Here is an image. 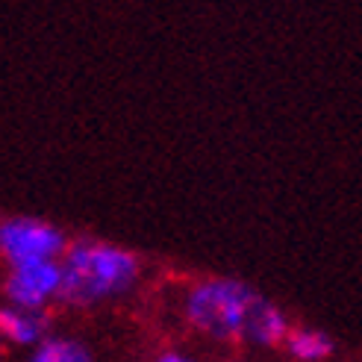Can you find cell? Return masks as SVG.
<instances>
[{
    "instance_id": "6da1fadb",
    "label": "cell",
    "mask_w": 362,
    "mask_h": 362,
    "mask_svg": "<svg viewBox=\"0 0 362 362\" xmlns=\"http://www.w3.org/2000/svg\"><path fill=\"white\" fill-rule=\"evenodd\" d=\"M139 274L133 253L100 242H80L68 250L57 298L65 303H92L98 298L124 292Z\"/></svg>"
},
{
    "instance_id": "3957f363",
    "label": "cell",
    "mask_w": 362,
    "mask_h": 362,
    "mask_svg": "<svg viewBox=\"0 0 362 362\" xmlns=\"http://www.w3.org/2000/svg\"><path fill=\"white\" fill-rule=\"evenodd\" d=\"M0 250L12 265L53 259L62 250V236L57 227L39 218H6L0 224Z\"/></svg>"
},
{
    "instance_id": "ba28073f",
    "label": "cell",
    "mask_w": 362,
    "mask_h": 362,
    "mask_svg": "<svg viewBox=\"0 0 362 362\" xmlns=\"http://www.w3.org/2000/svg\"><path fill=\"white\" fill-rule=\"evenodd\" d=\"M171 359H174V362H183V356H180L177 351H174V354H165V356H162V362H171Z\"/></svg>"
},
{
    "instance_id": "5b68a950",
    "label": "cell",
    "mask_w": 362,
    "mask_h": 362,
    "mask_svg": "<svg viewBox=\"0 0 362 362\" xmlns=\"http://www.w3.org/2000/svg\"><path fill=\"white\" fill-rule=\"evenodd\" d=\"M0 330H4V336H9L15 345H33V341L42 339L45 318H42L39 310H24V306H15V310L0 313Z\"/></svg>"
},
{
    "instance_id": "277c9868",
    "label": "cell",
    "mask_w": 362,
    "mask_h": 362,
    "mask_svg": "<svg viewBox=\"0 0 362 362\" xmlns=\"http://www.w3.org/2000/svg\"><path fill=\"white\" fill-rule=\"evenodd\" d=\"M62 265L53 259H33L12 265V277L6 280V298L24 310H42L50 295L59 292Z\"/></svg>"
},
{
    "instance_id": "8992f818",
    "label": "cell",
    "mask_w": 362,
    "mask_h": 362,
    "mask_svg": "<svg viewBox=\"0 0 362 362\" xmlns=\"http://www.w3.org/2000/svg\"><path fill=\"white\" fill-rule=\"evenodd\" d=\"M286 348L300 362H318V359H327L336 345H333V339L321 330H298V333L286 336Z\"/></svg>"
},
{
    "instance_id": "7a4b0ae2",
    "label": "cell",
    "mask_w": 362,
    "mask_h": 362,
    "mask_svg": "<svg viewBox=\"0 0 362 362\" xmlns=\"http://www.w3.org/2000/svg\"><path fill=\"white\" fill-rule=\"evenodd\" d=\"M265 306L268 303L239 280H209L192 288L186 315L197 330L209 336L250 339Z\"/></svg>"
},
{
    "instance_id": "52a82bcc",
    "label": "cell",
    "mask_w": 362,
    "mask_h": 362,
    "mask_svg": "<svg viewBox=\"0 0 362 362\" xmlns=\"http://www.w3.org/2000/svg\"><path fill=\"white\" fill-rule=\"evenodd\" d=\"M35 362H86L88 354L83 345L71 339H45L39 348L33 351Z\"/></svg>"
}]
</instances>
